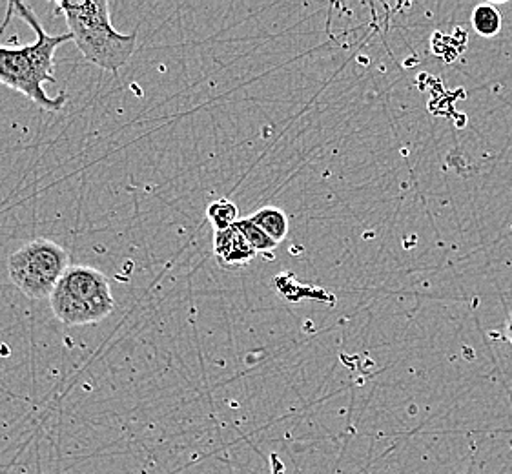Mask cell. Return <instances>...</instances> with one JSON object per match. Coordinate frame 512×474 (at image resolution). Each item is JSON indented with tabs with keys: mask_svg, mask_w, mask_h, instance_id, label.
<instances>
[{
	"mask_svg": "<svg viewBox=\"0 0 512 474\" xmlns=\"http://www.w3.org/2000/svg\"><path fill=\"white\" fill-rule=\"evenodd\" d=\"M26 24H30L37 39L22 48H6L0 44V83L26 95L30 101L48 112H59L68 101L66 93L50 97L44 86L55 84V52L62 44L72 41L70 33L48 35L30 4L11 2Z\"/></svg>",
	"mask_w": 512,
	"mask_h": 474,
	"instance_id": "cell-1",
	"label": "cell"
},
{
	"mask_svg": "<svg viewBox=\"0 0 512 474\" xmlns=\"http://www.w3.org/2000/svg\"><path fill=\"white\" fill-rule=\"evenodd\" d=\"M57 8L64 13L72 41L84 59L104 72L117 73L132 59L137 46V30L121 33L112 24L110 4L61 0Z\"/></svg>",
	"mask_w": 512,
	"mask_h": 474,
	"instance_id": "cell-2",
	"label": "cell"
},
{
	"mask_svg": "<svg viewBox=\"0 0 512 474\" xmlns=\"http://www.w3.org/2000/svg\"><path fill=\"white\" fill-rule=\"evenodd\" d=\"M50 305L55 318L70 327L99 323L115 309L106 274L84 265L68 268L50 296Z\"/></svg>",
	"mask_w": 512,
	"mask_h": 474,
	"instance_id": "cell-3",
	"label": "cell"
},
{
	"mask_svg": "<svg viewBox=\"0 0 512 474\" xmlns=\"http://www.w3.org/2000/svg\"><path fill=\"white\" fill-rule=\"evenodd\" d=\"M70 267L68 252L44 237L26 243L8 259L11 283L30 299H50Z\"/></svg>",
	"mask_w": 512,
	"mask_h": 474,
	"instance_id": "cell-4",
	"label": "cell"
},
{
	"mask_svg": "<svg viewBox=\"0 0 512 474\" xmlns=\"http://www.w3.org/2000/svg\"><path fill=\"white\" fill-rule=\"evenodd\" d=\"M214 254L217 263L228 270L243 268L256 258V250L250 247L245 236L237 230L236 225L226 230H217L214 236Z\"/></svg>",
	"mask_w": 512,
	"mask_h": 474,
	"instance_id": "cell-5",
	"label": "cell"
},
{
	"mask_svg": "<svg viewBox=\"0 0 512 474\" xmlns=\"http://www.w3.org/2000/svg\"><path fill=\"white\" fill-rule=\"evenodd\" d=\"M250 219L261 228L268 237H272L277 245L281 241L287 239L288 234V217L281 208L263 207L257 210L256 214H252Z\"/></svg>",
	"mask_w": 512,
	"mask_h": 474,
	"instance_id": "cell-6",
	"label": "cell"
},
{
	"mask_svg": "<svg viewBox=\"0 0 512 474\" xmlns=\"http://www.w3.org/2000/svg\"><path fill=\"white\" fill-rule=\"evenodd\" d=\"M471 22L478 35H482L485 39H491L502 30V13L496 10L492 4H480L472 11Z\"/></svg>",
	"mask_w": 512,
	"mask_h": 474,
	"instance_id": "cell-7",
	"label": "cell"
},
{
	"mask_svg": "<svg viewBox=\"0 0 512 474\" xmlns=\"http://www.w3.org/2000/svg\"><path fill=\"white\" fill-rule=\"evenodd\" d=\"M206 217L212 223V227L216 228V232L217 230L234 227L237 221L241 219L236 203H232L230 199L212 201L206 208Z\"/></svg>",
	"mask_w": 512,
	"mask_h": 474,
	"instance_id": "cell-8",
	"label": "cell"
},
{
	"mask_svg": "<svg viewBox=\"0 0 512 474\" xmlns=\"http://www.w3.org/2000/svg\"><path fill=\"white\" fill-rule=\"evenodd\" d=\"M237 230L245 236L246 241L250 243V247L256 252H272L277 247L276 241L272 237H268L261 228L250 217H243L236 223Z\"/></svg>",
	"mask_w": 512,
	"mask_h": 474,
	"instance_id": "cell-9",
	"label": "cell"
},
{
	"mask_svg": "<svg viewBox=\"0 0 512 474\" xmlns=\"http://www.w3.org/2000/svg\"><path fill=\"white\" fill-rule=\"evenodd\" d=\"M505 332H507V340L512 343V314L509 316V320H507V327H505Z\"/></svg>",
	"mask_w": 512,
	"mask_h": 474,
	"instance_id": "cell-10",
	"label": "cell"
}]
</instances>
